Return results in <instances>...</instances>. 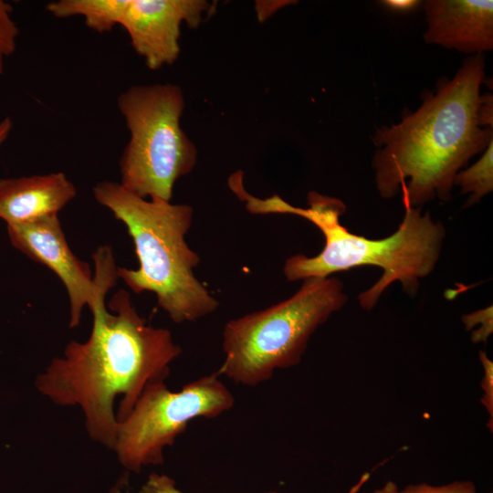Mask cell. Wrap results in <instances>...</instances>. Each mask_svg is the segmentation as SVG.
Listing matches in <instances>:
<instances>
[{"instance_id": "3", "label": "cell", "mask_w": 493, "mask_h": 493, "mask_svg": "<svg viewBox=\"0 0 493 493\" xmlns=\"http://www.w3.org/2000/svg\"><path fill=\"white\" fill-rule=\"evenodd\" d=\"M308 207L294 206L278 194L257 198L254 204L257 215L291 214L315 225L324 236L322 250L314 257L297 254L288 257L283 273L290 281L309 278H327L332 274L362 266L383 269L382 277L359 295L360 305L372 309L383 291L393 282L414 296L419 280L435 268L446 231L421 208L404 206V216L391 236L372 239L351 233L340 222L346 210L339 198L311 191L307 195Z\"/></svg>"}, {"instance_id": "6", "label": "cell", "mask_w": 493, "mask_h": 493, "mask_svg": "<svg viewBox=\"0 0 493 493\" xmlns=\"http://www.w3.org/2000/svg\"><path fill=\"white\" fill-rule=\"evenodd\" d=\"M118 108L131 133L120 159V184L142 198L171 202L175 182L197 161L196 147L181 126V88L134 85L121 93Z\"/></svg>"}, {"instance_id": "13", "label": "cell", "mask_w": 493, "mask_h": 493, "mask_svg": "<svg viewBox=\"0 0 493 493\" xmlns=\"http://www.w3.org/2000/svg\"><path fill=\"white\" fill-rule=\"evenodd\" d=\"M454 185L461 188V194H470L467 205L478 202L493 190V141L482 156L471 166L457 173Z\"/></svg>"}, {"instance_id": "22", "label": "cell", "mask_w": 493, "mask_h": 493, "mask_svg": "<svg viewBox=\"0 0 493 493\" xmlns=\"http://www.w3.org/2000/svg\"><path fill=\"white\" fill-rule=\"evenodd\" d=\"M373 493H399V488L393 481H387L381 488H377Z\"/></svg>"}, {"instance_id": "18", "label": "cell", "mask_w": 493, "mask_h": 493, "mask_svg": "<svg viewBox=\"0 0 493 493\" xmlns=\"http://www.w3.org/2000/svg\"><path fill=\"white\" fill-rule=\"evenodd\" d=\"M139 493H183L167 476L152 473ZM275 493V492H272Z\"/></svg>"}, {"instance_id": "1", "label": "cell", "mask_w": 493, "mask_h": 493, "mask_svg": "<svg viewBox=\"0 0 493 493\" xmlns=\"http://www.w3.org/2000/svg\"><path fill=\"white\" fill-rule=\"evenodd\" d=\"M107 293L89 309L93 326L85 342L71 341L64 357L54 358L36 380L53 403L79 405L89 436L114 449L117 429L145 386L164 381L182 352L169 330L147 325L130 294L118 290L105 307Z\"/></svg>"}, {"instance_id": "8", "label": "cell", "mask_w": 493, "mask_h": 493, "mask_svg": "<svg viewBox=\"0 0 493 493\" xmlns=\"http://www.w3.org/2000/svg\"><path fill=\"white\" fill-rule=\"evenodd\" d=\"M12 245L32 260L49 267L64 283L69 299V327L79 324L84 306L90 309L102 293L115 285L118 278L110 246H100L93 259L95 277L89 266L70 250L58 215L24 225L7 226Z\"/></svg>"}, {"instance_id": "10", "label": "cell", "mask_w": 493, "mask_h": 493, "mask_svg": "<svg viewBox=\"0 0 493 493\" xmlns=\"http://www.w3.org/2000/svg\"><path fill=\"white\" fill-rule=\"evenodd\" d=\"M425 43L471 56L493 48L492 0H427Z\"/></svg>"}, {"instance_id": "5", "label": "cell", "mask_w": 493, "mask_h": 493, "mask_svg": "<svg viewBox=\"0 0 493 493\" xmlns=\"http://www.w3.org/2000/svg\"><path fill=\"white\" fill-rule=\"evenodd\" d=\"M346 301L337 278H309L289 298L228 320L218 373L253 387L269 380L276 370L299 364L317 328Z\"/></svg>"}, {"instance_id": "2", "label": "cell", "mask_w": 493, "mask_h": 493, "mask_svg": "<svg viewBox=\"0 0 493 493\" xmlns=\"http://www.w3.org/2000/svg\"><path fill=\"white\" fill-rule=\"evenodd\" d=\"M484 80V58L470 56L453 79L425 93L415 111L376 129L372 168L381 196L401 192L404 206L419 208L450 200L457 173L493 141V128L482 127L477 116Z\"/></svg>"}, {"instance_id": "4", "label": "cell", "mask_w": 493, "mask_h": 493, "mask_svg": "<svg viewBox=\"0 0 493 493\" xmlns=\"http://www.w3.org/2000/svg\"><path fill=\"white\" fill-rule=\"evenodd\" d=\"M93 194L124 223L133 241L139 267L117 268L118 277L133 292L155 293L158 305L175 323L195 321L215 311L219 302L195 277L200 257L185 241L192 206L147 201L110 181L99 183Z\"/></svg>"}, {"instance_id": "17", "label": "cell", "mask_w": 493, "mask_h": 493, "mask_svg": "<svg viewBox=\"0 0 493 493\" xmlns=\"http://www.w3.org/2000/svg\"><path fill=\"white\" fill-rule=\"evenodd\" d=\"M463 321L467 330H471L476 324L481 323L482 326L472 333V341L475 343L486 341L492 332V308L474 312L463 317Z\"/></svg>"}, {"instance_id": "9", "label": "cell", "mask_w": 493, "mask_h": 493, "mask_svg": "<svg viewBox=\"0 0 493 493\" xmlns=\"http://www.w3.org/2000/svg\"><path fill=\"white\" fill-rule=\"evenodd\" d=\"M211 8L204 0H129L120 25L135 52L156 70L179 57L182 23L197 27Z\"/></svg>"}, {"instance_id": "7", "label": "cell", "mask_w": 493, "mask_h": 493, "mask_svg": "<svg viewBox=\"0 0 493 493\" xmlns=\"http://www.w3.org/2000/svg\"><path fill=\"white\" fill-rule=\"evenodd\" d=\"M234 404V395L216 373L194 380L179 392H171L164 381L150 383L130 414L118 422L113 450L134 472L162 464L164 447L173 445L191 420L216 417Z\"/></svg>"}, {"instance_id": "12", "label": "cell", "mask_w": 493, "mask_h": 493, "mask_svg": "<svg viewBox=\"0 0 493 493\" xmlns=\"http://www.w3.org/2000/svg\"><path fill=\"white\" fill-rule=\"evenodd\" d=\"M128 1L58 0L48 3L47 10L58 18L81 16L88 27L98 33H106L120 25Z\"/></svg>"}, {"instance_id": "21", "label": "cell", "mask_w": 493, "mask_h": 493, "mask_svg": "<svg viewBox=\"0 0 493 493\" xmlns=\"http://www.w3.org/2000/svg\"><path fill=\"white\" fill-rule=\"evenodd\" d=\"M12 127H13L12 120L8 117L5 118L4 120L0 121V146L5 142V141L9 136Z\"/></svg>"}, {"instance_id": "14", "label": "cell", "mask_w": 493, "mask_h": 493, "mask_svg": "<svg viewBox=\"0 0 493 493\" xmlns=\"http://www.w3.org/2000/svg\"><path fill=\"white\" fill-rule=\"evenodd\" d=\"M12 5L0 0V75L5 70V60L16 48L19 29L12 18Z\"/></svg>"}, {"instance_id": "20", "label": "cell", "mask_w": 493, "mask_h": 493, "mask_svg": "<svg viewBox=\"0 0 493 493\" xmlns=\"http://www.w3.org/2000/svg\"><path fill=\"white\" fill-rule=\"evenodd\" d=\"M382 5L395 13H409L414 10L420 4L418 0H383Z\"/></svg>"}, {"instance_id": "19", "label": "cell", "mask_w": 493, "mask_h": 493, "mask_svg": "<svg viewBox=\"0 0 493 493\" xmlns=\"http://www.w3.org/2000/svg\"><path fill=\"white\" fill-rule=\"evenodd\" d=\"M477 116L482 127L493 128V97L491 93L481 95Z\"/></svg>"}, {"instance_id": "11", "label": "cell", "mask_w": 493, "mask_h": 493, "mask_svg": "<svg viewBox=\"0 0 493 493\" xmlns=\"http://www.w3.org/2000/svg\"><path fill=\"white\" fill-rule=\"evenodd\" d=\"M76 194L75 185L60 172L0 179V218L16 226L58 215Z\"/></svg>"}, {"instance_id": "15", "label": "cell", "mask_w": 493, "mask_h": 493, "mask_svg": "<svg viewBox=\"0 0 493 493\" xmlns=\"http://www.w3.org/2000/svg\"><path fill=\"white\" fill-rule=\"evenodd\" d=\"M479 359L484 370V375L481 380V389L484 393L481 398V404L487 409L489 415L488 426L492 432L493 430V362L488 357L486 352L479 351Z\"/></svg>"}, {"instance_id": "16", "label": "cell", "mask_w": 493, "mask_h": 493, "mask_svg": "<svg viewBox=\"0 0 493 493\" xmlns=\"http://www.w3.org/2000/svg\"><path fill=\"white\" fill-rule=\"evenodd\" d=\"M399 493H477V488L471 481H455L439 487L420 483L409 485Z\"/></svg>"}]
</instances>
